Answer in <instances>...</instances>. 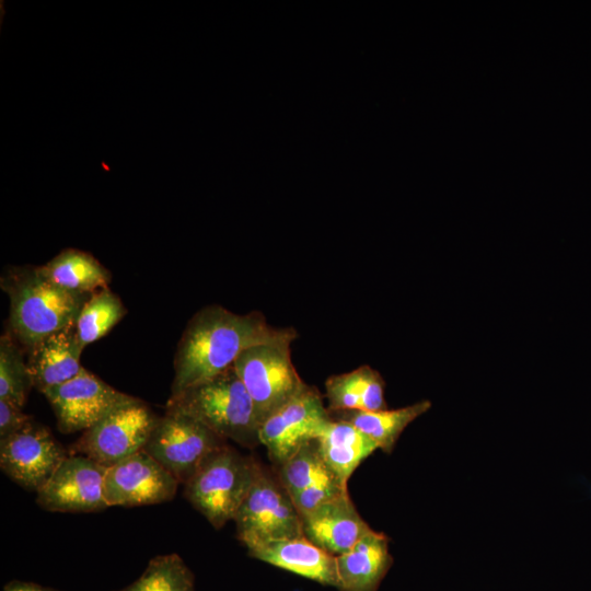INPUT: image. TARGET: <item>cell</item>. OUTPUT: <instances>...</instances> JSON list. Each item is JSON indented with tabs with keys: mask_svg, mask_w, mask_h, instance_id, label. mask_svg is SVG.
Here are the masks:
<instances>
[{
	"mask_svg": "<svg viewBox=\"0 0 591 591\" xmlns=\"http://www.w3.org/2000/svg\"><path fill=\"white\" fill-rule=\"evenodd\" d=\"M285 338L296 339L297 331L271 326L259 311L237 314L219 304L204 306L178 341L171 396L225 371L245 349Z\"/></svg>",
	"mask_w": 591,
	"mask_h": 591,
	"instance_id": "1",
	"label": "cell"
},
{
	"mask_svg": "<svg viewBox=\"0 0 591 591\" xmlns=\"http://www.w3.org/2000/svg\"><path fill=\"white\" fill-rule=\"evenodd\" d=\"M1 287L10 298L12 334L28 349L43 338L76 325L91 297L57 286L38 267L11 270L1 278Z\"/></svg>",
	"mask_w": 591,
	"mask_h": 591,
	"instance_id": "2",
	"label": "cell"
},
{
	"mask_svg": "<svg viewBox=\"0 0 591 591\" xmlns=\"http://www.w3.org/2000/svg\"><path fill=\"white\" fill-rule=\"evenodd\" d=\"M166 410L188 415L221 438L244 447L259 443V422L253 401L234 367L170 396Z\"/></svg>",
	"mask_w": 591,
	"mask_h": 591,
	"instance_id": "3",
	"label": "cell"
},
{
	"mask_svg": "<svg viewBox=\"0 0 591 591\" xmlns=\"http://www.w3.org/2000/svg\"><path fill=\"white\" fill-rule=\"evenodd\" d=\"M259 470L254 460L225 444L210 454L185 484V498L220 529L234 520Z\"/></svg>",
	"mask_w": 591,
	"mask_h": 591,
	"instance_id": "4",
	"label": "cell"
},
{
	"mask_svg": "<svg viewBox=\"0 0 591 591\" xmlns=\"http://www.w3.org/2000/svg\"><path fill=\"white\" fill-rule=\"evenodd\" d=\"M294 340L285 338L252 346L234 361L233 367L253 401L259 426L308 386L291 360Z\"/></svg>",
	"mask_w": 591,
	"mask_h": 591,
	"instance_id": "5",
	"label": "cell"
},
{
	"mask_svg": "<svg viewBox=\"0 0 591 591\" xmlns=\"http://www.w3.org/2000/svg\"><path fill=\"white\" fill-rule=\"evenodd\" d=\"M158 419L143 401L132 397L85 430L70 447V454L109 467L143 450Z\"/></svg>",
	"mask_w": 591,
	"mask_h": 591,
	"instance_id": "6",
	"label": "cell"
},
{
	"mask_svg": "<svg viewBox=\"0 0 591 591\" xmlns=\"http://www.w3.org/2000/svg\"><path fill=\"white\" fill-rule=\"evenodd\" d=\"M236 534L247 547L303 536L301 517L290 496L259 470L235 517Z\"/></svg>",
	"mask_w": 591,
	"mask_h": 591,
	"instance_id": "7",
	"label": "cell"
},
{
	"mask_svg": "<svg viewBox=\"0 0 591 591\" xmlns=\"http://www.w3.org/2000/svg\"><path fill=\"white\" fill-rule=\"evenodd\" d=\"M227 440L199 420L173 410H165L144 447L179 484H186L204 461Z\"/></svg>",
	"mask_w": 591,
	"mask_h": 591,
	"instance_id": "8",
	"label": "cell"
},
{
	"mask_svg": "<svg viewBox=\"0 0 591 591\" xmlns=\"http://www.w3.org/2000/svg\"><path fill=\"white\" fill-rule=\"evenodd\" d=\"M332 419L318 390L308 385L297 397L283 405L258 430L263 444L276 465L283 463L302 444L316 439Z\"/></svg>",
	"mask_w": 591,
	"mask_h": 591,
	"instance_id": "9",
	"label": "cell"
},
{
	"mask_svg": "<svg viewBox=\"0 0 591 591\" xmlns=\"http://www.w3.org/2000/svg\"><path fill=\"white\" fill-rule=\"evenodd\" d=\"M63 433L85 431L134 396L112 387L82 368L73 379L43 393Z\"/></svg>",
	"mask_w": 591,
	"mask_h": 591,
	"instance_id": "10",
	"label": "cell"
},
{
	"mask_svg": "<svg viewBox=\"0 0 591 591\" xmlns=\"http://www.w3.org/2000/svg\"><path fill=\"white\" fill-rule=\"evenodd\" d=\"M68 456L50 430L34 419L20 431L0 439V465L16 484L38 491Z\"/></svg>",
	"mask_w": 591,
	"mask_h": 591,
	"instance_id": "11",
	"label": "cell"
},
{
	"mask_svg": "<svg viewBox=\"0 0 591 591\" xmlns=\"http://www.w3.org/2000/svg\"><path fill=\"white\" fill-rule=\"evenodd\" d=\"M178 482L144 450L109 466L104 476L108 507H138L174 498Z\"/></svg>",
	"mask_w": 591,
	"mask_h": 591,
	"instance_id": "12",
	"label": "cell"
},
{
	"mask_svg": "<svg viewBox=\"0 0 591 591\" xmlns=\"http://www.w3.org/2000/svg\"><path fill=\"white\" fill-rule=\"evenodd\" d=\"M105 466L82 454H68L37 491V505L51 512H94L108 508L104 499Z\"/></svg>",
	"mask_w": 591,
	"mask_h": 591,
	"instance_id": "13",
	"label": "cell"
},
{
	"mask_svg": "<svg viewBox=\"0 0 591 591\" xmlns=\"http://www.w3.org/2000/svg\"><path fill=\"white\" fill-rule=\"evenodd\" d=\"M303 535L333 556L350 551L372 529L358 513L348 491L301 517Z\"/></svg>",
	"mask_w": 591,
	"mask_h": 591,
	"instance_id": "14",
	"label": "cell"
},
{
	"mask_svg": "<svg viewBox=\"0 0 591 591\" xmlns=\"http://www.w3.org/2000/svg\"><path fill=\"white\" fill-rule=\"evenodd\" d=\"M84 347L79 341L76 325L58 331L30 348L27 360L33 386L44 393L79 374Z\"/></svg>",
	"mask_w": 591,
	"mask_h": 591,
	"instance_id": "15",
	"label": "cell"
},
{
	"mask_svg": "<svg viewBox=\"0 0 591 591\" xmlns=\"http://www.w3.org/2000/svg\"><path fill=\"white\" fill-rule=\"evenodd\" d=\"M247 549L248 554L258 560L325 586L338 587L336 557L314 545L304 535L273 541Z\"/></svg>",
	"mask_w": 591,
	"mask_h": 591,
	"instance_id": "16",
	"label": "cell"
},
{
	"mask_svg": "<svg viewBox=\"0 0 591 591\" xmlns=\"http://www.w3.org/2000/svg\"><path fill=\"white\" fill-rule=\"evenodd\" d=\"M393 558L389 538L371 530L350 551L336 556L340 591H376Z\"/></svg>",
	"mask_w": 591,
	"mask_h": 591,
	"instance_id": "17",
	"label": "cell"
},
{
	"mask_svg": "<svg viewBox=\"0 0 591 591\" xmlns=\"http://www.w3.org/2000/svg\"><path fill=\"white\" fill-rule=\"evenodd\" d=\"M315 440L327 466L345 486L359 464L379 449L362 431L341 419L332 418Z\"/></svg>",
	"mask_w": 591,
	"mask_h": 591,
	"instance_id": "18",
	"label": "cell"
},
{
	"mask_svg": "<svg viewBox=\"0 0 591 591\" xmlns=\"http://www.w3.org/2000/svg\"><path fill=\"white\" fill-rule=\"evenodd\" d=\"M39 271L51 282L71 292L92 294L108 288L111 273L91 254L78 248H65Z\"/></svg>",
	"mask_w": 591,
	"mask_h": 591,
	"instance_id": "19",
	"label": "cell"
},
{
	"mask_svg": "<svg viewBox=\"0 0 591 591\" xmlns=\"http://www.w3.org/2000/svg\"><path fill=\"white\" fill-rule=\"evenodd\" d=\"M430 407L431 403L425 399L392 410H345L335 413L339 414L337 419L350 422L368 436L379 449L385 453H391L405 428L428 412Z\"/></svg>",
	"mask_w": 591,
	"mask_h": 591,
	"instance_id": "20",
	"label": "cell"
},
{
	"mask_svg": "<svg viewBox=\"0 0 591 591\" xmlns=\"http://www.w3.org/2000/svg\"><path fill=\"white\" fill-rule=\"evenodd\" d=\"M278 467L279 482L290 497L316 484L339 482L324 461L315 439L302 444Z\"/></svg>",
	"mask_w": 591,
	"mask_h": 591,
	"instance_id": "21",
	"label": "cell"
},
{
	"mask_svg": "<svg viewBox=\"0 0 591 591\" xmlns=\"http://www.w3.org/2000/svg\"><path fill=\"white\" fill-rule=\"evenodd\" d=\"M127 314L120 298L104 288L91 294L76 322L79 341L83 347L105 336Z\"/></svg>",
	"mask_w": 591,
	"mask_h": 591,
	"instance_id": "22",
	"label": "cell"
},
{
	"mask_svg": "<svg viewBox=\"0 0 591 591\" xmlns=\"http://www.w3.org/2000/svg\"><path fill=\"white\" fill-rule=\"evenodd\" d=\"M119 591H194V575L177 554L152 558L141 576Z\"/></svg>",
	"mask_w": 591,
	"mask_h": 591,
	"instance_id": "23",
	"label": "cell"
},
{
	"mask_svg": "<svg viewBox=\"0 0 591 591\" xmlns=\"http://www.w3.org/2000/svg\"><path fill=\"white\" fill-rule=\"evenodd\" d=\"M32 386L28 366L21 350L11 336L2 335L0 338V399L23 408Z\"/></svg>",
	"mask_w": 591,
	"mask_h": 591,
	"instance_id": "24",
	"label": "cell"
},
{
	"mask_svg": "<svg viewBox=\"0 0 591 591\" xmlns=\"http://www.w3.org/2000/svg\"><path fill=\"white\" fill-rule=\"evenodd\" d=\"M343 381L359 398L362 410L378 412L387 409L384 389L385 382L381 374L368 364L340 374Z\"/></svg>",
	"mask_w": 591,
	"mask_h": 591,
	"instance_id": "25",
	"label": "cell"
},
{
	"mask_svg": "<svg viewBox=\"0 0 591 591\" xmlns=\"http://www.w3.org/2000/svg\"><path fill=\"white\" fill-rule=\"evenodd\" d=\"M346 491H348L347 486L334 480L310 486L290 498L300 517H303Z\"/></svg>",
	"mask_w": 591,
	"mask_h": 591,
	"instance_id": "26",
	"label": "cell"
},
{
	"mask_svg": "<svg viewBox=\"0 0 591 591\" xmlns=\"http://www.w3.org/2000/svg\"><path fill=\"white\" fill-rule=\"evenodd\" d=\"M33 418L21 407L11 402L0 399V439H4L30 424Z\"/></svg>",
	"mask_w": 591,
	"mask_h": 591,
	"instance_id": "27",
	"label": "cell"
},
{
	"mask_svg": "<svg viewBox=\"0 0 591 591\" xmlns=\"http://www.w3.org/2000/svg\"><path fill=\"white\" fill-rule=\"evenodd\" d=\"M3 591H59L34 582L14 580L7 583Z\"/></svg>",
	"mask_w": 591,
	"mask_h": 591,
	"instance_id": "28",
	"label": "cell"
}]
</instances>
